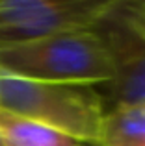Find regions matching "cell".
I'll use <instances>...</instances> for the list:
<instances>
[{
    "label": "cell",
    "instance_id": "52a82bcc",
    "mask_svg": "<svg viewBox=\"0 0 145 146\" xmlns=\"http://www.w3.org/2000/svg\"><path fill=\"white\" fill-rule=\"evenodd\" d=\"M84 146H97V144H84Z\"/></svg>",
    "mask_w": 145,
    "mask_h": 146
},
{
    "label": "cell",
    "instance_id": "5b68a950",
    "mask_svg": "<svg viewBox=\"0 0 145 146\" xmlns=\"http://www.w3.org/2000/svg\"><path fill=\"white\" fill-rule=\"evenodd\" d=\"M97 146H145V104L106 109Z\"/></svg>",
    "mask_w": 145,
    "mask_h": 146
},
{
    "label": "cell",
    "instance_id": "8992f818",
    "mask_svg": "<svg viewBox=\"0 0 145 146\" xmlns=\"http://www.w3.org/2000/svg\"><path fill=\"white\" fill-rule=\"evenodd\" d=\"M0 146H84L36 120L0 109Z\"/></svg>",
    "mask_w": 145,
    "mask_h": 146
},
{
    "label": "cell",
    "instance_id": "277c9868",
    "mask_svg": "<svg viewBox=\"0 0 145 146\" xmlns=\"http://www.w3.org/2000/svg\"><path fill=\"white\" fill-rule=\"evenodd\" d=\"M115 0H62L56 9L26 22L0 28V48L43 39L75 28H91L113 6Z\"/></svg>",
    "mask_w": 145,
    "mask_h": 146
},
{
    "label": "cell",
    "instance_id": "7a4b0ae2",
    "mask_svg": "<svg viewBox=\"0 0 145 146\" xmlns=\"http://www.w3.org/2000/svg\"><path fill=\"white\" fill-rule=\"evenodd\" d=\"M0 109L36 120L82 144H97L106 100L93 85L37 82L0 72Z\"/></svg>",
    "mask_w": 145,
    "mask_h": 146
},
{
    "label": "cell",
    "instance_id": "6da1fadb",
    "mask_svg": "<svg viewBox=\"0 0 145 146\" xmlns=\"http://www.w3.org/2000/svg\"><path fill=\"white\" fill-rule=\"evenodd\" d=\"M0 72L37 82L99 87L110 82L112 63L91 26L0 48Z\"/></svg>",
    "mask_w": 145,
    "mask_h": 146
},
{
    "label": "cell",
    "instance_id": "3957f363",
    "mask_svg": "<svg viewBox=\"0 0 145 146\" xmlns=\"http://www.w3.org/2000/svg\"><path fill=\"white\" fill-rule=\"evenodd\" d=\"M93 30L101 35L112 63V78L101 93L106 104H145V24L123 0H115Z\"/></svg>",
    "mask_w": 145,
    "mask_h": 146
}]
</instances>
